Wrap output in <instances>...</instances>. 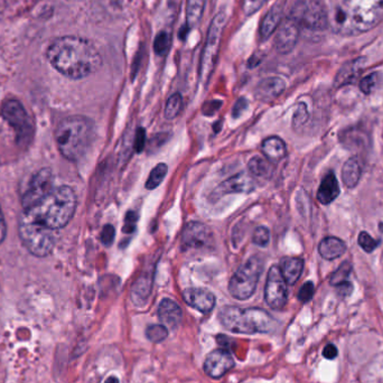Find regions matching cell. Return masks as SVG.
<instances>
[{"instance_id": "6da1fadb", "label": "cell", "mask_w": 383, "mask_h": 383, "mask_svg": "<svg viewBox=\"0 0 383 383\" xmlns=\"http://www.w3.org/2000/svg\"><path fill=\"white\" fill-rule=\"evenodd\" d=\"M46 56L57 72L72 80L92 76L102 65L98 48L89 39L80 36L56 39L48 48Z\"/></svg>"}, {"instance_id": "7a4b0ae2", "label": "cell", "mask_w": 383, "mask_h": 383, "mask_svg": "<svg viewBox=\"0 0 383 383\" xmlns=\"http://www.w3.org/2000/svg\"><path fill=\"white\" fill-rule=\"evenodd\" d=\"M330 18L334 33L344 36L361 35L383 20V0H343Z\"/></svg>"}, {"instance_id": "3957f363", "label": "cell", "mask_w": 383, "mask_h": 383, "mask_svg": "<svg viewBox=\"0 0 383 383\" xmlns=\"http://www.w3.org/2000/svg\"><path fill=\"white\" fill-rule=\"evenodd\" d=\"M76 195L70 186L53 188L36 204L22 211L32 221L59 231L72 220L76 210Z\"/></svg>"}, {"instance_id": "277c9868", "label": "cell", "mask_w": 383, "mask_h": 383, "mask_svg": "<svg viewBox=\"0 0 383 383\" xmlns=\"http://www.w3.org/2000/svg\"><path fill=\"white\" fill-rule=\"evenodd\" d=\"M93 123L82 116L65 118L56 127L55 140L62 156L76 162L80 160L92 141Z\"/></svg>"}, {"instance_id": "5b68a950", "label": "cell", "mask_w": 383, "mask_h": 383, "mask_svg": "<svg viewBox=\"0 0 383 383\" xmlns=\"http://www.w3.org/2000/svg\"><path fill=\"white\" fill-rule=\"evenodd\" d=\"M222 326L232 333H269L274 328V319L261 308L225 306L218 313Z\"/></svg>"}, {"instance_id": "8992f818", "label": "cell", "mask_w": 383, "mask_h": 383, "mask_svg": "<svg viewBox=\"0 0 383 383\" xmlns=\"http://www.w3.org/2000/svg\"><path fill=\"white\" fill-rule=\"evenodd\" d=\"M18 232L24 246L36 257L50 255L57 241V231L32 221L22 213L18 223Z\"/></svg>"}, {"instance_id": "52a82bcc", "label": "cell", "mask_w": 383, "mask_h": 383, "mask_svg": "<svg viewBox=\"0 0 383 383\" xmlns=\"http://www.w3.org/2000/svg\"><path fill=\"white\" fill-rule=\"evenodd\" d=\"M263 269V260L257 256L249 258L242 263L230 279L229 291L231 296L239 300H249L255 294Z\"/></svg>"}, {"instance_id": "ba28073f", "label": "cell", "mask_w": 383, "mask_h": 383, "mask_svg": "<svg viewBox=\"0 0 383 383\" xmlns=\"http://www.w3.org/2000/svg\"><path fill=\"white\" fill-rule=\"evenodd\" d=\"M289 17L300 28L314 33L324 32L330 27L328 11L319 0H300L295 4Z\"/></svg>"}, {"instance_id": "9c48e42d", "label": "cell", "mask_w": 383, "mask_h": 383, "mask_svg": "<svg viewBox=\"0 0 383 383\" xmlns=\"http://www.w3.org/2000/svg\"><path fill=\"white\" fill-rule=\"evenodd\" d=\"M225 24H227V15L223 11L216 14L211 22L204 50L202 53L201 67H200V76L203 82L210 80L216 67Z\"/></svg>"}, {"instance_id": "30bf717a", "label": "cell", "mask_w": 383, "mask_h": 383, "mask_svg": "<svg viewBox=\"0 0 383 383\" xmlns=\"http://www.w3.org/2000/svg\"><path fill=\"white\" fill-rule=\"evenodd\" d=\"M1 116L6 123H8L9 126L14 129L20 143L27 145L28 141H31L33 137L34 126L31 118L20 101H6L1 108Z\"/></svg>"}, {"instance_id": "8fae6325", "label": "cell", "mask_w": 383, "mask_h": 383, "mask_svg": "<svg viewBox=\"0 0 383 383\" xmlns=\"http://www.w3.org/2000/svg\"><path fill=\"white\" fill-rule=\"evenodd\" d=\"M287 298V283L281 274V270L279 267L272 266L269 269L265 287V300L267 305L272 309H281L285 307Z\"/></svg>"}, {"instance_id": "7c38bea8", "label": "cell", "mask_w": 383, "mask_h": 383, "mask_svg": "<svg viewBox=\"0 0 383 383\" xmlns=\"http://www.w3.org/2000/svg\"><path fill=\"white\" fill-rule=\"evenodd\" d=\"M53 175L48 168H43L34 176L22 197L24 210L36 204L37 202L48 195L53 190Z\"/></svg>"}, {"instance_id": "4fadbf2b", "label": "cell", "mask_w": 383, "mask_h": 383, "mask_svg": "<svg viewBox=\"0 0 383 383\" xmlns=\"http://www.w3.org/2000/svg\"><path fill=\"white\" fill-rule=\"evenodd\" d=\"M212 239L210 228L201 222H190L183 230L182 244L185 249H204L210 246Z\"/></svg>"}, {"instance_id": "5bb4252c", "label": "cell", "mask_w": 383, "mask_h": 383, "mask_svg": "<svg viewBox=\"0 0 383 383\" xmlns=\"http://www.w3.org/2000/svg\"><path fill=\"white\" fill-rule=\"evenodd\" d=\"M300 26L291 17L281 20L274 36V50L279 54L291 53L300 39Z\"/></svg>"}, {"instance_id": "9a60e30c", "label": "cell", "mask_w": 383, "mask_h": 383, "mask_svg": "<svg viewBox=\"0 0 383 383\" xmlns=\"http://www.w3.org/2000/svg\"><path fill=\"white\" fill-rule=\"evenodd\" d=\"M233 367L235 360L231 353L223 349L213 351L207 356L204 361V372L213 379L221 378Z\"/></svg>"}, {"instance_id": "2e32d148", "label": "cell", "mask_w": 383, "mask_h": 383, "mask_svg": "<svg viewBox=\"0 0 383 383\" xmlns=\"http://www.w3.org/2000/svg\"><path fill=\"white\" fill-rule=\"evenodd\" d=\"M183 298L190 307L201 313H210L216 306V296L203 288H188L183 291Z\"/></svg>"}, {"instance_id": "e0dca14e", "label": "cell", "mask_w": 383, "mask_h": 383, "mask_svg": "<svg viewBox=\"0 0 383 383\" xmlns=\"http://www.w3.org/2000/svg\"><path fill=\"white\" fill-rule=\"evenodd\" d=\"M255 179H252L249 174L240 173L224 181L216 188V193L218 196L232 193H251L252 190H255Z\"/></svg>"}, {"instance_id": "ac0fdd59", "label": "cell", "mask_w": 383, "mask_h": 383, "mask_svg": "<svg viewBox=\"0 0 383 383\" xmlns=\"http://www.w3.org/2000/svg\"><path fill=\"white\" fill-rule=\"evenodd\" d=\"M286 83L277 76L263 78L255 89V97L263 102H272L285 91Z\"/></svg>"}, {"instance_id": "d6986e66", "label": "cell", "mask_w": 383, "mask_h": 383, "mask_svg": "<svg viewBox=\"0 0 383 383\" xmlns=\"http://www.w3.org/2000/svg\"><path fill=\"white\" fill-rule=\"evenodd\" d=\"M158 319L166 328H176L182 322V309L174 300L165 298L158 306Z\"/></svg>"}, {"instance_id": "ffe728a7", "label": "cell", "mask_w": 383, "mask_h": 383, "mask_svg": "<svg viewBox=\"0 0 383 383\" xmlns=\"http://www.w3.org/2000/svg\"><path fill=\"white\" fill-rule=\"evenodd\" d=\"M340 192L341 190H340L339 181L336 179L335 174L330 172L322 179V183L319 185L317 200L322 204H330L337 199Z\"/></svg>"}, {"instance_id": "44dd1931", "label": "cell", "mask_w": 383, "mask_h": 383, "mask_svg": "<svg viewBox=\"0 0 383 383\" xmlns=\"http://www.w3.org/2000/svg\"><path fill=\"white\" fill-rule=\"evenodd\" d=\"M345 251H347V246L344 241L335 237L323 239L319 246V255L324 258L325 260H335L342 255H344Z\"/></svg>"}, {"instance_id": "7402d4cb", "label": "cell", "mask_w": 383, "mask_h": 383, "mask_svg": "<svg viewBox=\"0 0 383 383\" xmlns=\"http://www.w3.org/2000/svg\"><path fill=\"white\" fill-rule=\"evenodd\" d=\"M283 20V8L281 6L274 5L265 15L260 25V36L263 39H268L274 32L277 31L280 22Z\"/></svg>"}, {"instance_id": "603a6c76", "label": "cell", "mask_w": 383, "mask_h": 383, "mask_svg": "<svg viewBox=\"0 0 383 383\" xmlns=\"http://www.w3.org/2000/svg\"><path fill=\"white\" fill-rule=\"evenodd\" d=\"M304 261L300 258H284L280 263V270L287 285H295L302 276Z\"/></svg>"}, {"instance_id": "cb8c5ba5", "label": "cell", "mask_w": 383, "mask_h": 383, "mask_svg": "<svg viewBox=\"0 0 383 383\" xmlns=\"http://www.w3.org/2000/svg\"><path fill=\"white\" fill-rule=\"evenodd\" d=\"M362 166L358 157H351L342 168V181L347 188H354L360 182Z\"/></svg>"}, {"instance_id": "d4e9b609", "label": "cell", "mask_w": 383, "mask_h": 383, "mask_svg": "<svg viewBox=\"0 0 383 383\" xmlns=\"http://www.w3.org/2000/svg\"><path fill=\"white\" fill-rule=\"evenodd\" d=\"M263 153L269 162H279L287 155L285 141L276 136L267 138L263 140Z\"/></svg>"}, {"instance_id": "484cf974", "label": "cell", "mask_w": 383, "mask_h": 383, "mask_svg": "<svg viewBox=\"0 0 383 383\" xmlns=\"http://www.w3.org/2000/svg\"><path fill=\"white\" fill-rule=\"evenodd\" d=\"M363 64L364 59H358L345 65L336 76V87H343L347 84L352 83L356 80V76H358V74L361 73Z\"/></svg>"}, {"instance_id": "4316f807", "label": "cell", "mask_w": 383, "mask_h": 383, "mask_svg": "<svg viewBox=\"0 0 383 383\" xmlns=\"http://www.w3.org/2000/svg\"><path fill=\"white\" fill-rule=\"evenodd\" d=\"M207 0H188L186 5V22L190 28L196 27L201 22L204 13Z\"/></svg>"}, {"instance_id": "83f0119b", "label": "cell", "mask_w": 383, "mask_h": 383, "mask_svg": "<svg viewBox=\"0 0 383 383\" xmlns=\"http://www.w3.org/2000/svg\"><path fill=\"white\" fill-rule=\"evenodd\" d=\"M250 173L253 176L268 177L272 172V166L267 158L260 156L252 157L248 164Z\"/></svg>"}, {"instance_id": "f1b7e54d", "label": "cell", "mask_w": 383, "mask_h": 383, "mask_svg": "<svg viewBox=\"0 0 383 383\" xmlns=\"http://www.w3.org/2000/svg\"><path fill=\"white\" fill-rule=\"evenodd\" d=\"M351 272H352V265L349 261H344L330 276V285L340 288L342 286L350 284L349 283V277H350Z\"/></svg>"}, {"instance_id": "f546056e", "label": "cell", "mask_w": 383, "mask_h": 383, "mask_svg": "<svg viewBox=\"0 0 383 383\" xmlns=\"http://www.w3.org/2000/svg\"><path fill=\"white\" fill-rule=\"evenodd\" d=\"M168 167L166 164H164V162L158 164V165L151 172V174H149L148 179H147V182H146L145 185L146 188L151 190L158 188V186L162 184L164 179H165Z\"/></svg>"}, {"instance_id": "4dcf8cb0", "label": "cell", "mask_w": 383, "mask_h": 383, "mask_svg": "<svg viewBox=\"0 0 383 383\" xmlns=\"http://www.w3.org/2000/svg\"><path fill=\"white\" fill-rule=\"evenodd\" d=\"M183 106L182 95L179 93H175L172 95L171 98L168 99L166 102L165 111H164V116H165L167 120H173L177 116L181 113Z\"/></svg>"}, {"instance_id": "1f68e13d", "label": "cell", "mask_w": 383, "mask_h": 383, "mask_svg": "<svg viewBox=\"0 0 383 383\" xmlns=\"http://www.w3.org/2000/svg\"><path fill=\"white\" fill-rule=\"evenodd\" d=\"M146 336H147V339L149 341L154 342V343H160V342L167 339L168 330L162 324L151 325L146 330Z\"/></svg>"}, {"instance_id": "d6a6232c", "label": "cell", "mask_w": 383, "mask_h": 383, "mask_svg": "<svg viewBox=\"0 0 383 383\" xmlns=\"http://www.w3.org/2000/svg\"><path fill=\"white\" fill-rule=\"evenodd\" d=\"M169 48H171V37L166 32H160L155 39V53L158 56H165Z\"/></svg>"}, {"instance_id": "836d02e7", "label": "cell", "mask_w": 383, "mask_h": 383, "mask_svg": "<svg viewBox=\"0 0 383 383\" xmlns=\"http://www.w3.org/2000/svg\"><path fill=\"white\" fill-rule=\"evenodd\" d=\"M358 241L362 249L365 252H369V253L375 251L379 244V241L375 240L369 233L364 232V231L358 235Z\"/></svg>"}, {"instance_id": "e575fe53", "label": "cell", "mask_w": 383, "mask_h": 383, "mask_svg": "<svg viewBox=\"0 0 383 383\" xmlns=\"http://www.w3.org/2000/svg\"><path fill=\"white\" fill-rule=\"evenodd\" d=\"M252 241L259 246H266L270 241V232L266 227H258L253 232Z\"/></svg>"}, {"instance_id": "d590c367", "label": "cell", "mask_w": 383, "mask_h": 383, "mask_svg": "<svg viewBox=\"0 0 383 383\" xmlns=\"http://www.w3.org/2000/svg\"><path fill=\"white\" fill-rule=\"evenodd\" d=\"M377 82H378V74L372 73V74L362 78L361 82H360V89L364 95H370L375 89Z\"/></svg>"}, {"instance_id": "8d00e7d4", "label": "cell", "mask_w": 383, "mask_h": 383, "mask_svg": "<svg viewBox=\"0 0 383 383\" xmlns=\"http://www.w3.org/2000/svg\"><path fill=\"white\" fill-rule=\"evenodd\" d=\"M138 216L134 211H128L125 216V223H123V231L127 235L134 232L137 225Z\"/></svg>"}, {"instance_id": "74e56055", "label": "cell", "mask_w": 383, "mask_h": 383, "mask_svg": "<svg viewBox=\"0 0 383 383\" xmlns=\"http://www.w3.org/2000/svg\"><path fill=\"white\" fill-rule=\"evenodd\" d=\"M314 293H315V286L312 281L304 284L302 286V288L300 289L298 293V300L302 302H307L313 298Z\"/></svg>"}, {"instance_id": "f35d334b", "label": "cell", "mask_w": 383, "mask_h": 383, "mask_svg": "<svg viewBox=\"0 0 383 383\" xmlns=\"http://www.w3.org/2000/svg\"><path fill=\"white\" fill-rule=\"evenodd\" d=\"M115 237L116 230L113 225H111V224L104 225L102 232H101V241H102V244L106 246H111L113 244V240H115Z\"/></svg>"}, {"instance_id": "ab89813d", "label": "cell", "mask_w": 383, "mask_h": 383, "mask_svg": "<svg viewBox=\"0 0 383 383\" xmlns=\"http://www.w3.org/2000/svg\"><path fill=\"white\" fill-rule=\"evenodd\" d=\"M266 0H244V11L246 15L255 14L263 7Z\"/></svg>"}, {"instance_id": "60d3db41", "label": "cell", "mask_w": 383, "mask_h": 383, "mask_svg": "<svg viewBox=\"0 0 383 383\" xmlns=\"http://www.w3.org/2000/svg\"><path fill=\"white\" fill-rule=\"evenodd\" d=\"M308 118L307 106L305 104H300L297 106L296 112L294 115L295 126H302L306 123Z\"/></svg>"}, {"instance_id": "b9f144b4", "label": "cell", "mask_w": 383, "mask_h": 383, "mask_svg": "<svg viewBox=\"0 0 383 383\" xmlns=\"http://www.w3.org/2000/svg\"><path fill=\"white\" fill-rule=\"evenodd\" d=\"M146 145V132L144 128H138L134 137V151L137 153H141L145 148Z\"/></svg>"}, {"instance_id": "7bdbcfd3", "label": "cell", "mask_w": 383, "mask_h": 383, "mask_svg": "<svg viewBox=\"0 0 383 383\" xmlns=\"http://www.w3.org/2000/svg\"><path fill=\"white\" fill-rule=\"evenodd\" d=\"M339 356V351H337V347L334 344H328L324 347L323 350V356L328 360H334L336 356Z\"/></svg>"}, {"instance_id": "ee69618b", "label": "cell", "mask_w": 383, "mask_h": 383, "mask_svg": "<svg viewBox=\"0 0 383 383\" xmlns=\"http://www.w3.org/2000/svg\"><path fill=\"white\" fill-rule=\"evenodd\" d=\"M246 101L244 100V99H240V100H238V102L235 104V108H233V117H240L241 113L246 110Z\"/></svg>"}, {"instance_id": "f6af8a7d", "label": "cell", "mask_w": 383, "mask_h": 383, "mask_svg": "<svg viewBox=\"0 0 383 383\" xmlns=\"http://www.w3.org/2000/svg\"><path fill=\"white\" fill-rule=\"evenodd\" d=\"M7 232V227H6L5 218H4L3 211L0 209V244L3 242Z\"/></svg>"}, {"instance_id": "bcb514c9", "label": "cell", "mask_w": 383, "mask_h": 383, "mask_svg": "<svg viewBox=\"0 0 383 383\" xmlns=\"http://www.w3.org/2000/svg\"><path fill=\"white\" fill-rule=\"evenodd\" d=\"M104 383H119V380L116 377H110V378L106 379Z\"/></svg>"}]
</instances>
